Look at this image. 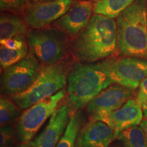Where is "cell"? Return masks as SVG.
Returning <instances> with one entry per match:
<instances>
[{"label": "cell", "mask_w": 147, "mask_h": 147, "mask_svg": "<svg viewBox=\"0 0 147 147\" xmlns=\"http://www.w3.org/2000/svg\"><path fill=\"white\" fill-rule=\"evenodd\" d=\"M117 52L116 21L100 14H93L70 41V53L79 62H98L113 57Z\"/></svg>", "instance_id": "obj_1"}, {"label": "cell", "mask_w": 147, "mask_h": 147, "mask_svg": "<svg viewBox=\"0 0 147 147\" xmlns=\"http://www.w3.org/2000/svg\"><path fill=\"white\" fill-rule=\"evenodd\" d=\"M2 147H14V146L10 144V145H7V146H2Z\"/></svg>", "instance_id": "obj_29"}, {"label": "cell", "mask_w": 147, "mask_h": 147, "mask_svg": "<svg viewBox=\"0 0 147 147\" xmlns=\"http://www.w3.org/2000/svg\"><path fill=\"white\" fill-rule=\"evenodd\" d=\"M30 27L19 14L3 12L0 16V40L12 38L17 36H27Z\"/></svg>", "instance_id": "obj_15"}, {"label": "cell", "mask_w": 147, "mask_h": 147, "mask_svg": "<svg viewBox=\"0 0 147 147\" xmlns=\"http://www.w3.org/2000/svg\"><path fill=\"white\" fill-rule=\"evenodd\" d=\"M113 57L95 63L77 61L73 64L67 82L71 115L87 106L103 90L113 84L110 69Z\"/></svg>", "instance_id": "obj_2"}, {"label": "cell", "mask_w": 147, "mask_h": 147, "mask_svg": "<svg viewBox=\"0 0 147 147\" xmlns=\"http://www.w3.org/2000/svg\"><path fill=\"white\" fill-rule=\"evenodd\" d=\"M110 76L113 84L136 89L147 78V59L131 57H113Z\"/></svg>", "instance_id": "obj_9"}, {"label": "cell", "mask_w": 147, "mask_h": 147, "mask_svg": "<svg viewBox=\"0 0 147 147\" xmlns=\"http://www.w3.org/2000/svg\"><path fill=\"white\" fill-rule=\"evenodd\" d=\"M65 95V90L63 89L25 110L16 123V135L18 140L21 142L32 140L40 127L55 113Z\"/></svg>", "instance_id": "obj_6"}, {"label": "cell", "mask_w": 147, "mask_h": 147, "mask_svg": "<svg viewBox=\"0 0 147 147\" xmlns=\"http://www.w3.org/2000/svg\"><path fill=\"white\" fill-rule=\"evenodd\" d=\"M117 138L125 147H147V139L144 130L138 125L121 131Z\"/></svg>", "instance_id": "obj_18"}, {"label": "cell", "mask_w": 147, "mask_h": 147, "mask_svg": "<svg viewBox=\"0 0 147 147\" xmlns=\"http://www.w3.org/2000/svg\"><path fill=\"white\" fill-rule=\"evenodd\" d=\"M145 118H147V100L141 105Z\"/></svg>", "instance_id": "obj_27"}, {"label": "cell", "mask_w": 147, "mask_h": 147, "mask_svg": "<svg viewBox=\"0 0 147 147\" xmlns=\"http://www.w3.org/2000/svg\"><path fill=\"white\" fill-rule=\"evenodd\" d=\"M0 45L10 49H19L28 45V43L27 36H17L12 38L0 40Z\"/></svg>", "instance_id": "obj_22"}, {"label": "cell", "mask_w": 147, "mask_h": 147, "mask_svg": "<svg viewBox=\"0 0 147 147\" xmlns=\"http://www.w3.org/2000/svg\"><path fill=\"white\" fill-rule=\"evenodd\" d=\"M14 136V131L10 125L1 127L0 129V146L1 147L10 145Z\"/></svg>", "instance_id": "obj_23"}, {"label": "cell", "mask_w": 147, "mask_h": 147, "mask_svg": "<svg viewBox=\"0 0 147 147\" xmlns=\"http://www.w3.org/2000/svg\"><path fill=\"white\" fill-rule=\"evenodd\" d=\"M39 0H0V9L2 12L23 15L32 3Z\"/></svg>", "instance_id": "obj_21"}, {"label": "cell", "mask_w": 147, "mask_h": 147, "mask_svg": "<svg viewBox=\"0 0 147 147\" xmlns=\"http://www.w3.org/2000/svg\"><path fill=\"white\" fill-rule=\"evenodd\" d=\"M134 91L118 84H113L103 90L88 104L87 111L91 120L106 123L109 114L120 108L131 99Z\"/></svg>", "instance_id": "obj_8"}, {"label": "cell", "mask_w": 147, "mask_h": 147, "mask_svg": "<svg viewBox=\"0 0 147 147\" xmlns=\"http://www.w3.org/2000/svg\"><path fill=\"white\" fill-rule=\"evenodd\" d=\"M19 107L12 100L3 95L0 99V125L1 127L10 125L19 117Z\"/></svg>", "instance_id": "obj_20"}, {"label": "cell", "mask_w": 147, "mask_h": 147, "mask_svg": "<svg viewBox=\"0 0 147 147\" xmlns=\"http://www.w3.org/2000/svg\"><path fill=\"white\" fill-rule=\"evenodd\" d=\"M95 3L86 0H77L65 14L53 23L72 39L84 29L92 17Z\"/></svg>", "instance_id": "obj_11"}, {"label": "cell", "mask_w": 147, "mask_h": 147, "mask_svg": "<svg viewBox=\"0 0 147 147\" xmlns=\"http://www.w3.org/2000/svg\"><path fill=\"white\" fill-rule=\"evenodd\" d=\"M135 0H101L95 3L93 14L117 18Z\"/></svg>", "instance_id": "obj_17"}, {"label": "cell", "mask_w": 147, "mask_h": 147, "mask_svg": "<svg viewBox=\"0 0 147 147\" xmlns=\"http://www.w3.org/2000/svg\"><path fill=\"white\" fill-rule=\"evenodd\" d=\"M117 138L114 129L107 123L90 120L80 130L76 147H108Z\"/></svg>", "instance_id": "obj_13"}, {"label": "cell", "mask_w": 147, "mask_h": 147, "mask_svg": "<svg viewBox=\"0 0 147 147\" xmlns=\"http://www.w3.org/2000/svg\"><path fill=\"white\" fill-rule=\"evenodd\" d=\"M29 54L28 45L19 49H10L3 46L0 47V64L3 70L18 63Z\"/></svg>", "instance_id": "obj_19"}, {"label": "cell", "mask_w": 147, "mask_h": 147, "mask_svg": "<svg viewBox=\"0 0 147 147\" xmlns=\"http://www.w3.org/2000/svg\"><path fill=\"white\" fill-rule=\"evenodd\" d=\"M84 123L82 112L78 110L71 114L64 133L57 147H76L77 140Z\"/></svg>", "instance_id": "obj_16"}, {"label": "cell", "mask_w": 147, "mask_h": 147, "mask_svg": "<svg viewBox=\"0 0 147 147\" xmlns=\"http://www.w3.org/2000/svg\"><path fill=\"white\" fill-rule=\"evenodd\" d=\"M143 115L142 106L136 100L131 98L120 108L109 114L106 123L119 136L121 131L140 124Z\"/></svg>", "instance_id": "obj_14"}, {"label": "cell", "mask_w": 147, "mask_h": 147, "mask_svg": "<svg viewBox=\"0 0 147 147\" xmlns=\"http://www.w3.org/2000/svg\"><path fill=\"white\" fill-rule=\"evenodd\" d=\"M147 100V78L144 79L140 84L138 93L136 100L140 105Z\"/></svg>", "instance_id": "obj_24"}, {"label": "cell", "mask_w": 147, "mask_h": 147, "mask_svg": "<svg viewBox=\"0 0 147 147\" xmlns=\"http://www.w3.org/2000/svg\"><path fill=\"white\" fill-rule=\"evenodd\" d=\"M17 147H36L34 140H30L29 142H21V144L18 145Z\"/></svg>", "instance_id": "obj_25"}, {"label": "cell", "mask_w": 147, "mask_h": 147, "mask_svg": "<svg viewBox=\"0 0 147 147\" xmlns=\"http://www.w3.org/2000/svg\"><path fill=\"white\" fill-rule=\"evenodd\" d=\"M50 1V0H39V1Z\"/></svg>", "instance_id": "obj_30"}, {"label": "cell", "mask_w": 147, "mask_h": 147, "mask_svg": "<svg viewBox=\"0 0 147 147\" xmlns=\"http://www.w3.org/2000/svg\"><path fill=\"white\" fill-rule=\"evenodd\" d=\"M140 127L142 128V129L144 130L147 139V118L144 119V120H142V121L140 123Z\"/></svg>", "instance_id": "obj_26"}, {"label": "cell", "mask_w": 147, "mask_h": 147, "mask_svg": "<svg viewBox=\"0 0 147 147\" xmlns=\"http://www.w3.org/2000/svg\"><path fill=\"white\" fill-rule=\"evenodd\" d=\"M77 0H50L32 3L23 14L31 29L50 26L65 14Z\"/></svg>", "instance_id": "obj_10"}, {"label": "cell", "mask_w": 147, "mask_h": 147, "mask_svg": "<svg viewBox=\"0 0 147 147\" xmlns=\"http://www.w3.org/2000/svg\"><path fill=\"white\" fill-rule=\"evenodd\" d=\"M32 53L25 58L3 71L1 76V91L4 95L21 93L35 81L42 66Z\"/></svg>", "instance_id": "obj_7"}, {"label": "cell", "mask_w": 147, "mask_h": 147, "mask_svg": "<svg viewBox=\"0 0 147 147\" xmlns=\"http://www.w3.org/2000/svg\"><path fill=\"white\" fill-rule=\"evenodd\" d=\"M70 116L71 111L67 104H63L55 110L44 129L34 139L36 147H57Z\"/></svg>", "instance_id": "obj_12"}, {"label": "cell", "mask_w": 147, "mask_h": 147, "mask_svg": "<svg viewBox=\"0 0 147 147\" xmlns=\"http://www.w3.org/2000/svg\"><path fill=\"white\" fill-rule=\"evenodd\" d=\"M69 38L53 26L32 29L27 36L29 51L44 65H52L66 59L70 52Z\"/></svg>", "instance_id": "obj_5"}, {"label": "cell", "mask_w": 147, "mask_h": 147, "mask_svg": "<svg viewBox=\"0 0 147 147\" xmlns=\"http://www.w3.org/2000/svg\"><path fill=\"white\" fill-rule=\"evenodd\" d=\"M116 24L119 55L147 59V0H135Z\"/></svg>", "instance_id": "obj_3"}, {"label": "cell", "mask_w": 147, "mask_h": 147, "mask_svg": "<svg viewBox=\"0 0 147 147\" xmlns=\"http://www.w3.org/2000/svg\"><path fill=\"white\" fill-rule=\"evenodd\" d=\"M65 60L52 65H44L32 85L22 93L11 97L12 100L20 108L26 110L64 89L71 68Z\"/></svg>", "instance_id": "obj_4"}, {"label": "cell", "mask_w": 147, "mask_h": 147, "mask_svg": "<svg viewBox=\"0 0 147 147\" xmlns=\"http://www.w3.org/2000/svg\"><path fill=\"white\" fill-rule=\"evenodd\" d=\"M86 1H92V2H93V3H96V2H97V1H101V0H86Z\"/></svg>", "instance_id": "obj_28"}]
</instances>
